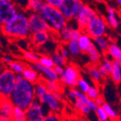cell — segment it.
Masks as SVG:
<instances>
[{
  "label": "cell",
  "instance_id": "2",
  "mask_svg": "<svg viewBox=\"0 0 121 121\" xmlns=\"http://www.w3.org/2000/svg\"><path fill=\"white\" fill-rule=\"evenodd\" d=\"M4 34L12 38H26L30 33L29 18L24 13L19 12L13 20L2 26Z\"/></svg>",
  "mask_w": 121,
  "mask_h": 121
},
{
  "label": "cell",
  "instance_id": "56",
  "mask_svg": "<svg viewBox=\"0 0 121 121\" xmlns=\"http://www.w3.org/2000/svg\"><path fill=\"white\" fill-rule=\"evenodd\" d=\"M119 120H120V121H121V118H120V119H119Z\"/></svg>",
  "mask_w": 121,
  "mask_h": 121
},
{
  "label": "cell",
  "instance_id": "41",
  "mask_svg": "<svg viewBox=\"0 0 121 121\" xmlns=\"http://www.w3.org/2000/svg\"><path fill=\"white\" fill-rule=\"evenodd\" d=\"M82 30L81 29H74L73 28L72 30V39L74 40H79V38L81 37V36L82 35Z\"/></svg>",
  "mask_w": 121,
  "mask_h": 121
},
{
  "label": "cell",
  "instance_id": "47",
  "mask_svg": "<svg viewBox=\"0 0 121 121\" xmlns=\"http://www.w3.org/2000/svg\"><path fill=\"white\" fill-rule=\"evenodd\" d=\"M84 104H86V103H83V102L81 101V100L80 98H77L76 100H75V108H76L77 109H79V110H80V109H81V108H82V106Z\"/></svg>",
  "mask_w": 121,
  "mask_h": 121
},
{
  "label": "cell",
  "instance_id": "15",
  "mask_svg": "<svg viewBox=\"0 0 121 121\" xmlns=\"http://www.w3.org/2000/svg\"><path fill=\"white\" fill-rule=\"evenodd\" d=\"M50 30H40V31H36V32L32 33V42L37 46L45 44L48 43L50 37L49 35Z\"/></svg>",
  "mask_w": 121,
  "mask_h": 121
},
{
  "label": "cell",
  "instance_id": "5",
  "mask_svg": "<svg viewBox=\"0 0 121 121\" xmlns=\"http://www.w3.org/2000/svg\"><path fill=\"white\" fill-rule=\"evenodd\" d=\"M107 20L103 16L97 15L89 23L85 30V32H86L93 39L104 36L107 30Z\"/></svg>",
  "mask_w": 121,
  "mask_h": 121
},
{
  "label": "cell",
  "instance_id": "40",
  "mask_svg": "<svg viewBox=\"0 0 121 121\" xmlns=\"http://www.w3.org/2000/svg\"><path fill=\"white\" fill-rule=\"evenodd\" d=\"M45 2H46V4H49L51 6H53L55 8H59L63 0H45Z\"/></svg>",
  "mask_w": 121,
  "mask_h": 121
},
{
  "label": "cell",
  "instance_id": "43",
  "mask_svg": "<svg viewBox=\"0 0 121 121\" xmlns=\"http://www.w3.org/2000/svg\"><path fill=\"white\" fill-rule=\"evenodd\" d=\"M68 96H69V97L72 100V101L75 102V100L77 99L76 90H74V89H70V90H69V91H68Z\"/></svg>",
  "mask_w": 121,
  "mask_h": 121
},
{
  "label": "cell",
  "instance_id": "19",
  "mask_svg": "<svg viewBox=\"0 0 121 121\" xmlns=\"http://www.w3.org/2000/svg\"><path fill=\"white\" fill-rule=\"evenodd\" d=\"M112 81L115 84H119L121 81V65L118 60L113 61V68L110 73Z\"/></svg>",
  "mask_w": 121,
  "mask_h": 121
},
{
  "label": "cell",
  "instance_id": "20",
  "mask_svg": "<svg viewBox=\"0 0 121 121\" xmlns=\"http://www.w3.org/2000/svg\"><path fill=\"white\" fill-rule=\"evenodd\" d=\"M78 41H79L80 47H81V52L86 53L87 49L89 48V47L91 46V44L92 43V42H91V37L89 36L86 32H83Z\"/></svg>",
  "mask_w": 121,
  "mask_h": 121
},
{
  "label": "cell",
  "instance_id": "52",
  "mask_svg": "<svg viewBox=\"0 0 121 121\" xmlns=\"http://www.w3.org/2000/svg\"><path fill=\"white\" fill-rule=\"evenodd\" d=\"M115 1H116V3L119 4V6H121V0H115Z\"/></svg>",
  "mask_w": 121,
  "mask_h": 121
},
{
  "label": "cell",
  "instance_id": "11",
  "mask_svg": "<svg viewBox=\"0 0 121 121\" xmlns=\"http://www.w3.org/2000/svg\"><path fill=\"white\" fill-rule=\"evenodd\" d=\"M29 18V27L31 33L40 30H51L48 24L44 19L42 13H32Z\"/></svg>",
  "mask_w": 121,
  "mask_h": 121
},
{
  "label": "cell",
  "instance_id": "54",
  "mask_svg": "<svg viewBox=\"0 0 121 121\" xmlns=\"http://www.w3.org/2000/svg\"><path fill=\"white\" fill-rule=\"evenodd\" d=\"M118 61H119V64H120V65H121V59H120V60H118Z\"/></svg>",
  "mask_w": 121,
  "mask_h": 121
},
{
  "label": "cell",
  "instance_id": "3",
  "mask_svg": "<svg viewBox=\"0 0 121 121\" xmlns=\"http://www.w3.org/2000/svg\"><path fill=\"white\" fill-rule=\"evenodd\" d=\"M41 13L48 24L50 30L54 32L59 33L68 24V20L59 8H55L48 4H45Z\"/></svg>",
  "mask_w": 121,
  "mask_h": 121
},
{
  "label": "cell",
  "instance_id": "16",
  "mask_svg": "<svg viewBox=\"0 0 121 121\" xmlns=\"http://www.w3.org/2000/svg\"><path fill=\"white\" fill-rule=\"evenodd\" d=\"M86 53L88 55L89 59L91 60V63L93 65H98V63L101 60V52L100 50L97 48L95 43H91V46L87 49Z\"/></svg>",
  "mask_w": 121,
  "mask_h": 121
},
{
  "label": "cell",
  "instance_id": "18",
  "mask_svg": "<svg viewBox=\"0 0 121 121\" xmlns=\"http://www.w3.org/2000/svg\"><path fill=\"white\" fill-rule=\"evenodd\" d=\"M106 20H107L108 25H109L113 28H118L119 27V21L117 17V13L112 6H109L108 8V17Z\"/></svg>",
  "mask_w": 121,
  "mask_h": 121
},
{
  "label": "cell",
  "instance_id": "1",
  "mask_svg": "<svg viewBox=\"0 0 121 121\" xmlns=\"http://www.w3.org/2000/svg\"><path fill=\"white\" fill-rule=\"evenodd\" d=\"M36 97L35 84L24 78L16 82L9 99L14 106L26 109L36 100Z\"/></svg>",
  "mask_w": 121,
  "mask_h": 121
},
{
  "label": "cell",
  "instance_id": "9",
  "mask_svg": "<svg viewBox=\"0 0 121 121\" xmlns=\"http://www.w3.org/2000/svg\"><path fill=\"white\" fill-rule=\"evenodd\" d=\"M97 15V12L92 8L84 4L82 8L81 9V10L79 11L77 16L75 17L79 28L82 30H85L89 23L91 22V20Z\"/></svg>",
  "mask_w": 121,
  "mask_h": 121
},
{
  "label": "cell",
  "instance_id": "32",
  "mask_svg": "<svg viewBox=\"0 0 121 121\" xmlns=\"http://www.w3.org/2000/svg\"><path fill=\"white\" fill-rule=\"evenodd\" d=\"M8 68L11 69V70H13L14 73H22L26 67L24 66L22 63L17 62V61L13 62L12 61L8 65Z\"/></svg>",
  "mask_w": 121,
  "mask_h": 121
},
{
  "label": "cell",
  "instance_id": "55",
  "mask_svg": "<svg viewBox=\"0 0 121 121\" xmlns=\"http://www.w3.org/2000/svg\"><path fill=\"white\" fill-rule=\"evenodd\" d=\"M12 1H16V0H12Z\"/></svg>",
  "mask_w": 121,
  "mask_h": 121
},
{
  "label": "cell",
  "instance_id": "17",
  "mask_svg": "<svg viewBox=\"0 0 121 121\" xmlns=\"http://www.w3.org/2000/svg\"><path fill=\"white\" fill-rule=\"evenodd\" d=\"M38 73V71H36V69H34L31 67H29V68L26 67L22 72V75L25 79L35 84L39 81V78H40V75H39Z\"/></svg>",
  "mask_w": 121,
  "mask_h": 121
},
{
  "label": "cell",
  "instance_id": "48",
  "mask_svg": "<svg viewBox=\"0 0 121 121\" xmlns=\"http://www.w3.org/2000/svg\"><path fill=\"white\" fill-rule=\"evenodd\" d=\"M3 61H4V63L9 65V63H11L13 61V59H12V57H10L9 55H5V56H4V58H3Z\"/></svg>",
  "mask_w": 121,
  "mask_h": 121
},
{
  "label": "cell",
  "instance_id": "6",
  "mask_svg": "<svg viewBox=\"0 0 121 121\" xmlns=\"http://www.w3.org/2000/svg\"><path fill=\"white\" fill-rule=\"evenodd\" d=\"M18 13L14 1L0 0V24L2 26L13 20Z\"/></svg>",
  "mask_w": 121,
  "mask_h": 121
},
{
  "label": "cell",
  "instance_id": "38",
  "mask_svg": "<svg viewBox=\"0 0 121 121\" xmlns=\"http://www.w3.org/2000/svg\"><path fill=\"white\" fill-rule=\"evenodd\" d=\"M99 66H101L103 69H104L107 71L108 74H110L112 71V68H113V62H111L110 60H108V59H105L104 60L102 61V63L100 65H98Z\"/></svg>",
  "mask_w": 121,
  "mask_h": 121
},
{
  "label": "cell",
  "instance_id": "42",
  "mask_svg": "<svg viewBox=\"0 0 121 121\" xmlns=\"http://www.w3.org/2000/svg\"><path fill=\"white\" fill-rule=\"evenodd\" d=\"M80 111H81V113H83L84 115H88L89 113L92 111V110L90 108V107L88 106V104H84L82 106V108L80 109Z\"/></svg>",
  "mask_w": 121,
  "mask_h": 121
},
{
  "label": "cell",
  "instance_id": "27",
  "mask_svg": "<svg viewBox=\"0 0 121 121\" xmlns=\"http://www.w3.org/2000/svg\"><path fill=\"white\" fill-rule=\"evenodd\" d=\"M108 52L115 60H120L121 59V48L118 45L114 44V43H111L109 45Z\"/></svg>",
  "mask_w": 121,
  "mask_h": 121
},
{
  "label": "cell",
  "instance_id": "26",
  "mask_svg": "<svg viewBox=\"0 0 121 121\" xmlns=\"http://www.w3.org/2000/svg\"><path fill=\"white\" fill-rule=\"evenodd\" d=\"M68 44V49L70 52V54L72 56H78L80 53L81 52V47L79 44V41L78 40H70L69 43H67Z\"/></svg>",
  "mask_w": 121,
  "mask_h": 121
},
{
  "label": "cell",
  "instance_id": "37",
  "mask_svg": "<svg viewBox=\"0 0 121 121\" xmlns=\"http://www.w3.org/2000/svg\"><path fill=\"white\" fill-rule=\"evenodd\" d=\"M24 58L26 59V60L30 61V63H36V62H38L39 61V58L38 55H36V53L32 52H24V54H23Z\"/></svg>",
  "mask_w": 121,
  "mask_h": 121
},
{
  "label": "cell",
  "instance_id": "51",
  "mask_svg": "<svg viewBox=\"0 0 121 121\" xmlns=\"http://www.w3.org/2000/svg\"><path fill=\"white\" fill-rule=\"evenodd\" d=\"M15 77H16V81H21L22 79H24V76H23L22 73H15Z\"/></svg>",
  "mask_w": 121,
  "mask_h": 121
},
{
  "label": "cell",
  "instance_id": "34",
  "mask_svg": "<svg viewBox=\"0 0 121 121\" xmlns=\"http://www.w3.org/2000/svg\"><path fill=\"white\" fill-rule=\"evenodd\" d=\"M40 64L46 67H49V68H54L55 64L54 61L52 59V58H50L48 56H42L39 58V61Z\"/></svg>",
  "mask_w": 121,
  "mask_h": 121
},
{
  "label": "cell",
  "instance_id": "12",
  "mask_svg": "<svg viewBox=\"0 0 121 121\" xmlns=\"http://www.w3.org/2000/svg\"><path fill=\"white\" fill-rule=\"evenodd\" d=\"M42 103L44 105H47L49 111L52 112H57L61 110L62 108V103H61V99H59L55 96L54 92H51L48 91L45 93L43 97L38 98Z\"/></svg>",
  "mask_w": 121,
  "mask_h": 121
},
{
  "label": "cell",
  "instance_id": "7",
  "mask_svg": "<svg viewBox=\"0 0 121 121\" xmlns=\"http://www.w3.org/2000/svg\"><path fill=\"white\" fill-rule=\"evenodd\" d=\"M83 5L81 0H63L59 9L67 20H72L75 19Z\"/></svg>",
  "mask_w": 121,
  "mask_h": 121
},
{
  "label": "cell",
  "instance_id": "33",
  "mask_svg": "<svg viewBox=\"0 0 121 121\" xmlns=\"http://www.w3.org/2000/svg\"><path fill=\"white\" fill-rule=\"evenodd\" d=\"M97 117L99 120L101 121H108L110 119L108 114L107 113L106 110L103 108V106H98V108H97V110L95 111Z\"/></svg>",
  "mask_w": 121,
  "mask_h": 121
},
{
  "label": "cell",
  "instance_id": "49",
  "mask_svg": "<svg viewBox=\"0 0 121 121\" xmlns=\"http://www.w3.org/2000/svg\"><path fill=\"white\" fill-rule=\"evenodd\" d=\"M98 69H99V71H100V73H101V75H102V76L104 78V77H107V75H108V72L106 70H105L104 69H103L101 66H99L98 65Z\"/></svg>",
  "mask_w": 121,
  "mask_h": 121
},
{
  "label": "cell",
  "instance_id": "25",
  "mask_svg": "<svg viewBox=\"0 0 121 121\" xmlns=\"http://www.w3.org/2000/svg\"><path fill=\"white\" fill-rule=\"evenodd\" d=\"M88 71H89L90 75H91V77L96 81V82H100V81H102V79L103 78V77L102 76L100 71H99L98 65H93V64H91V66H89Z\"/></svg>",
  "mask_w": 121,
  "mask_h": 121
},
{
  "label": "cell",
  "instance_id": "50",
  "mask_svg": "<svg viewBox=\"0 0 121 121\" xmlns=\"http://www.w3.org/2000/svg\"><path fill=\"white\" fill-rule=\"evenodd\" d=\"M95 102L97 103V104L98 105V106H102L103 105V103H104V101H103V99L102 97H98L97 98L95 99Z\"/></svg>",
  "mask_w": 121,
  "mask_h": 121
},
{
  "label": "cell",
  "instance_id": "13",
  "mask_svg": "<svg viewBox=\"0 0 121 121\" xmlns=\"http://www.w3.org/2000/svg\"><path fill=\"white\" fill-rule=\"evenodd\" d=\"M14 105L11 102L9 97H1V110H0V119L2 121H9L13 119V110Z\"/></svg>",
  "mask_w": 121,
  "mask_h": 121
},
{
  "label": "cell",
  "instance_id": "29",
  "mask_svg": "<svg viewBox=\"0 0 121 121\" xmlns=\"http://www.w3.org/2000/svg\"><path fill=\"white\" fill-rule=\"evenodd\" d=\"M43 79L45 81V82H43L46 85L47 88L48 90V91L51 92H58L59 90V85L58 84V81H52L49 79H47L45 77L43 76Z\"/></svg>",
  "mask_w": 121,
  "mask_h": 121
},
{
  "label": "cell",
  "instance_id": "4",
  "mask_svg": "<svg viewBox=\"0 0 121 121\" xmlns=\"http://www.w3.org/2000/svg\"><path fill=\"white\" fill-rule=\"evenodd\" d=\"M15 73L10 69H5L0 75V94L1 97H10L14 86L16 85Z\"/></svg>",
  "mask_w": 121,
  "mask_h": 121
},
{
  "label": "cell",
  "instance_id": "8",
  "mask_svg": "<svg viewBox=\"0 0 121 121\" xmlns=\"http://www.w3.org/2000/svg\"><path fill=\"white\" fill-rule=\"evenodd\" d=\"M26 114L27 121H44L47 113H45L42 102L36 99L26 109Z\"/></svg>",
  "mask_w": 121,
  "mask_h": 121
},
{
  "label": "cell",
  "instance_id": "39",
  "mask_svg": "<svg viewBox=\"0 0 121 121\" xmlns=\"http://www.w3.org/2000/svg\"><path fill=\"white\" fill-rule=\"evenodd\" d=\"M59 119L57 117V115L55 113H53V112L52 111H49L44 118V121H57Z\"/></svg>",
  "mask_w": 121,
  "mask_h": 121
},
{
  "label": "cell",
  "instance_id": "53",
  "mask_svg": "<svg viewBox=\"0 0 121 121\" xmlns=\"http://www.w3.org/2000/svg\"><path fill=\"white\" fill-rule=\"evenodd\" d=\"M95 1H97V2H98V3H101V2H103V0H95Z\"/></svg>",
  "mask_w": 121,
  "mask_h": 121
},
{
  "label": "cell",
  "instance_id": "35",
  "mask_svg": "<svg viewBox=\"0 0 121 121\" xmlns=\"http://www.w3.org/2000/svg\"><path fill=\"white\" fill-rule=\"evenodd\" d=\"M77 87L79 88L80 91L86 93L87 91H88L89 89H90V87H91V86L89 85V83L86 81L85 79L81 78V77H80L79 80L77 81Z\"/></svg>",
  "mask_w": 121,
  "mask_h": 121
},
{
  "label": "cell",
  "instance_id": "24",
  "mask_svg": "<svg viewBox=\"0 0 121 121\" xmlns=\"http://www.w3.org/2000/svg\"><path fill=\"white\" fill-rule=\"evenodd\" d=\"M13 120L15 121H26V109H23L18 106H14L13 110Z\"/></svg>",
  "mask_w": 121,
  "mask_h": 121
},
{
  "label": "cell",
  "instance_id": "44",
  "mask_svg": "<svg viewBox=\"0 0 121 121\" xmlns=\"http://www.w3.org/2000/svg\"><path fill=\"white\" fill-rule=\"evenodd\" d=\"M59 52H60L61 54L63 55L64 57H65L66 59H69V56H70V52L68 48H61L59 50Z\"/></svg>",
  "mask_w": 121,
  "mask_h": 121
},
{
  "label": "cell",
  "instance_id": "21",
  "mask_svg": "<svg viewBox=\"0 0 121 121\" xmlns=\"http://www.w3.org/2000/svg\"><path fill=\"white\" fill-rule=\"evenodd\" d=\"M45 4V0H27V8L33 12L41 13Z\"/></svg>",
  "mask_w": 121,
  "mask_h": 121
},
{
  "label": "cell",
  "instance_id": "22",
  "mask_svg": "<svg viewBox=\"0 0 121 121\" xmlns=\"http://www.w3.org/2000/svg\"><path fill=\"white\" fill-rule=\"evenodd\" d=\"M94 43L97 47V48L100 50V52H103V53H105V52H108L109 45H110L108 39L106 37H104V36H99V37L95 38L94 39Z\"/></svg>",
  "mask_w": 121,
  "mask_h": 121
},
{
  "label": "cell",
  "instance_id": "46",
  "mask_svg": "<svg viewBox=\"0 0 121 121\" xmlns=\"http://www.w3.org/2000/svg\"><path fill=\"white\" fill-rule=\"evenodd\" d=\"M53 69H54V70L56 71V73L59 75V76L63 75V74L65 73V68H64L63 66H58V65H55Z\"/></svg>",
  "mask_w": 121,
  "mask_h": 121
},
{
  "label": "cell",
  "instance_id": "36",
  "mask_svg": "<svg viewBox=\"0 0 121 121\" xmlns=\"http://www.w3.org/2000/svg\"><path fill=\"white\" fill-rule=\"evenodd\" d=\"M86 94L89 97V98L92 99V100H95L96 98H97L98 97H100L99 90L97 86H91L90 87V89L88 90V91L86 92Z\"/></svg>",
  "mask_w": 121,
  "mask_h": 121
},
{
  "label": "cell",
  "instance_id": "45",
  "mask_svg": "<svg viewBox=\"0 0 121 121\" xmlns=\"http://www.w3.org/2000/svg\"><path fill=\"white\" fill-rule=\"evenodd\" d=\"M88 106L90 107V108L92 110L93 112H95L97 110V108H98V105L97 104V103L95 102V100H92V99H90V101L88 102Z\"/></svg>",
  "mask_w": 121,
  "mask_h": 121
},
{
  "label": "cell",
  "instance_id": "31",
  "mask_svg": "<svg viewBox=\"0 0 121 121\" xmlns=\"http://www.w3.org/2000/svg\"><path fill=\"white\" fill-rule=\"evenodd\" d=\"M102 106H103V108L106 110V112H107V113L108 114L109 118H110V119H111V120H115V119H118L117 113H116V111L113 109V108L112 107L111 105H109L108 103H105V102H104Z\"/></svg>",
  "mask_w": 121,
  "mask_h": 121
},
{
  "label": "cell",
  "instance_id": "23",
  "mask_svg": "<svg viewBox=\"0 0 121 121\" xmlns=\"http://www.w3.org/2000/svg\"><path fill=\"white\" fill-rule=\"evenodd\" d=\"M72 30L73 28H71L70 26L67 25L65 28H63L59 31V37H60L61 41H62L63 43H68L69 41L72 40Z\"/></svg>",
  "mask_w": 121,
  "mask_h": 121
},
{
  "label": "cell",
  "instance_id": "30",
  "mask_svg": "<svg viewBox=\"0 0 121 121\" xmlns=\"http://www.w3.org/2000/svg\"><path fill=\"white\" fill-rule=\"evenodd\" d=\"M52 58L54 61L55 65L58 66H65L67 63V59L65 57H64L59 52H56L54 53H52Z\"/></svg>",
  "mask_w": 121,
  "mask_h": 121
},
{
  "label": "cell",
  "instance_id": "14",
  "mask_svg": "<svg viewBox=\"0 0 121 121\" xmlns=\"http://www.w3.org/2000/svg\"><path fill=\"white\" fill-rule=\"evenodd\" d=\"M30 67L33 68L34 69H36V71H38L39 73H41L43 75V77L52 81H58L59 79V75L56 73V71L54 70L53 68H49V67H46L44 65H43L42 64H40L39 62L32 63L30 65Z\"/></svg>",
  "mask_w": 121,
  "mask_h": 121
},
{
  "label": "cell",
  "instance_id": "10",
  "mask_svg": "<svg viewBox=\"0 0 121 121\" xmlns=\"http://www.w3.org/2000/svg\"><path fill=\"white\" fill-rule=\"evenodd\" d=\"M80 78V72L75 65H67L65 68V73L60 76V81L68 86L74 88L77 86V81Z\"/></svg>",
  "mask_w": 121,
  "mask_h": 121
},
{
  "label": "cell",
  "instance_id": "28",
  "mask_svg": "<svg viewBox=\"0 0 121 121\" xmlns=\"http://www.w3.org/2000/svg\"><path fill=\"white\" fill-rule=\"evenodd\" d=\"M48 91V90L43 82L39 81V82L35 83V93H36V97L37 99L43 97Z\"/></svg>",
  "mask_w": 121,
  "mask_h": 121
}]
</instances>
